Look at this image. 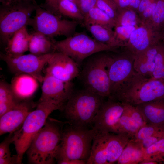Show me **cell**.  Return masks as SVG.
I'll list each match as a JSON object with an SVG mask.
<instances>
[{"label":"cell","instance_id":"cell-13","mask_svg":"<svg viewBox=\"0 0 164 164\" xmlns=\"http://www.w3.org/2000/svg\"><path fill=\"white\" fill-rule=\"evenodd\" d=\"M41 87V94L38 102L48 103L62 109L74 90L72 82H65L45 74Z\"/></svg>","mask_w":164,"mask_h":164},{"label":"cell","instance_id":"cell-25","mask_svg":"<svg viewBox=\"0 0 164 164\" xmlns=\"http://www.w3.org/2000/svg\"><path fill=\"white\" fill-rule=\"evenodd\" d=\"M83 25L97 24L112 29L115 26L114 20L96 6L91 9L84 16Z\"/></svg>","mask_w":164,"mask_h":164},{"label":"cell","instance_id":"cell-9","mask_svg":"<svg viewBox=\"0 0 164 164\" xmlns=\"http://www.w3.org/2000/svg\"><path fill=\"white\" fill-rule=\"evenodd\" d=\"M54 45L56 51L69 56L79 66L87 58L97 52L119 51L98 42L83 32L74 33L64 39L55 41Z\"/></svg>","mask_w":164,"mask_h":164},{"label":"cell","instance_id":"cell-38","mask_svg":"<svg viewBox=\"0 0 164 164\" xmlns=\"http://www.w3.org/2000/svg\"><path fill=\"white\" fill-rule=\"evenodd\" d=\"M97 1V0H78L77 5L84 16L96 6Z\"/></svg>","mask_w":164,"mask_h":164},{"label":"cell","instance_id":"cell-7","mask_svg":"<svg viewBox=\"0 0 164 164\" xmlns=\"http://www.w3.org/2000/svg\"><path fill=\"white\" fill-rule=\"evenodd\" d=\"M37 4L35 0L9 2L0 7V40L5 45L16 31L28 25Z\"/></svg>","mask_w":164,"mask_h":164},{"label":"cell","instance_id":"cell-34","mask_svg":"<svg viewBox=\"0 0 164 164\" xmlns=\"http://www.w3.org/2000/svg\"><path fill=\"white\" fill-rule=\"evenodd\" d=\"M138 26H125L114 27V31L116 38L122 44L123 47L128 41L132 32Z\"/></svg>","mask_w":164,"mask_h":164},{"label":"cell","instance_id":"cell-35","mask_svg":"<svg viewBox=\"0 0 164 164\" xmlns=\"http://www.w3.org/2000/svg\"><path fill=\"white\" fill-rule=\"evenodd\" d=\"M124 104V111L140 128L147 124L142 113L136 106Z\"/></svg>","mask_w":164,"mask_h":164},{"label":"cell","instance_id":"cell-12","mask_svg":"<svg viewBox=\"0 0 164 164\" xmlns=\"http://www.w3.org/2000/svg\"><path fill=\"white\" fill-rule=\"evenodd\" d=\"M52 53L38 56L30 53L11 56L1 53L0 56L10 70L15 74H29L39 82H42L44 76L42 74L43 69L47 64Z\"/></svg>","mask_w":164,"mask_h":164},{"label":"cell","instance_id":"cell-42","mask_svg":"<svg viewBox=\"0 0 164 164\" xmlns=\"http://www.w3.org/2000/svg\"><path fill=\"white\" fill-rule=\"evenodd\" d=\"M18 164L16 154L13 156L4 158H0V164Z\"/></svg>","mask_w":164,"mask_h":164},{"label":"cell","instance_id":"cell-6","mask_svg":"<svg viewBox=\"0 0 164 164\" xmlns=\"http://www.w3.org/2000/svg\"><path fill=\"white\" fill-rule=\"evenodd\" d=\"M110 52H98L87 58L83 62V68L79 75L84 88L104 98H108L110 95L107 70Z\"/></svg>","mask_w":164,"mask_h":164},{"label":"cell","instance_id":"cell-33","mask_svg":"<svg viewBox=\"0 0 164 164\" xmlns=\"http://www.w3.org/2000/svg\"><path fill=\"white\" fill-rule=\"evenodd\" d=\"M163 131L164 125L147 124L139 128L133 138L135 140L141 142L146 138Z\"/></svg>","mask_w":164,"mask_h":164},{"label":"cell","instance_id":"cell-15","mask_svg":"<svg viewBox=\"0 0 164 164\" xmlns=\"http://www.w3.org/2000/svg\"><path fill=\"white\" fill-rule=\"evenodd\" d=\"M108 99L102 104L94 118L92 128L95 132H112L123 113L124 104Z\"/></svg>","mask_w":164,"mask_h":164},{"label":"cell","instance_id":"cell-1","mask_svg":"<svg viewBox=\"0 0 164 164\" xmlns=\"http://www.w3.org/2000/svg\"><path fill=\"white\" fill-rule=\"evenodd\" d=\"M62 124L57 120L48 118L26 152L28 163L52 164L57 162L63 130Z\"/></svg>","mask_w":164,"mask_h":164},{"label":"cell","instance_id":"cell-17","mask_svg":"<svg viewBox=\"0 0 164 164\" xmlns=\"http://www.w3.org/2000/svg\"><path fill=\"white\" fill-rule=\"evenodd\" d=\"M20 102L13 108L0 116V135L12 133L21 126L35 104L29 100Z\"/></svg>","mask_w":164,"mask_h":164},{"label":"cell","instance_id":"cell-28","mask_svg":"<svg viewBox=\"0 0 164 164\" xmlns=\"http://www.w3.org/2000/svg\"><path fill=\"white\" fill-rule=\"evenodd\" d=\"M115 22V26H138L140 25L138 13L129 7L118 9Z\"/></svg>","mask_w":164,"mask_h":164},{"label":"cell","instance_id":"cell-20","mask_svg":"<svg viewBox=\"0 0 164 164\" xmlns=\"http://www.w3.org/2000/svg\"><path fill=\"white\" fill-rule=\"evenodd\" d=\"M136 106L147 124L164 125V99L144 103Z\"/></svg>","mask_w":164,"mask_h":164},{"label":"cell","instance_id":"cell-8","mask_svg":"<svg viewBox=\"0 0 164 164\" xmlns=\"http://www.w3.org/2000/svg\"><path fill=\"white\" fill-rule=\"evenodd\" d=\"M91 151L87 164L117 163L130 136L112 132H95Z\"/></svg>","mask_w":164,"mask_h":164},{"label":"cell","instance_id":"cell-5","mask_svg":"<svg viewBox=\"0 0 164 164\" xmlns=\"http://www.w3.org/2000/svg\"><path fill=\"white\" fill-rule=\"evenodd\" d=\"M61 108L48 103L38 102L36 108L31 111L20 128L13 132V142L18 164H21L23 157L33 138L45 124L50 114Z\"/></svg>","mask_w":164,"mask_h":164},{"label":"cell","instance_id":"cell-22","mask_svg":"<svg viewBox=\"0 0 164 164\" xmlns=\"http://www.w3.org/2000/svg\"><path fill=\"white\" fill-rule=\"evenodd\" d=\"M55 42L53 38L35 31L31 33L29 51L38 56L53 53L56 51Z\"/></svg>","mask_w":164,"mask_h":164},{"label":"cell","instance_id":"cell-50","mask_svg":"<svg viewBox=\"0 0 164 164\" xmlns=\"http://www.w3.org/2000/svg\"><path fill=\"white\" fill-rule=\"evenodd\" d=\"M69 0L75 3L77 5L78 2V0Z\"/></svg>","mask_w":164,"mask_h":164},{"label":"cell","instance_id":"cell-39","mask_svg":"<svg viewBox=\"0 0 164 164\" xmlns=\"http://www.w3.org/2000/svg\"><path fill=\"white\" fill-rule=\"evenodd\" d=\"M164 138V131L159 132L146 138L141 142L144 149L149 147L159 140Z\"/></svg>","mask_w":164,"mask_h":164},{"label":"cell","instance_id":"cell-37","mask_svg":"<svg viewBox=\"0 0 164 164\" xmlns=\"http://www.w3.org/2000/svg\"><path fill=\"white\" fill-rule=\"evenodd\" d=\"M13 133L9 135L0 144V158L10 157L12 156L10 150V145L13 143Z\"/></svg>","mask_w":164,"mask_h":164},{"label":"cell","instance_id":"cell-23","mask_svg":"<svg viewBox=\"0 0 164 164\" xmlns=\"http://www.w3.org/2000/svg\"><path fill=\"white\" fill-rule=\"evenodd\" d=\"M84 27L98 42L115 49L123 48V45L116 39L112 29L97 24L88 25Z\"/></svg>","mask_w":164,"mask_h":164},{"label":"cell","instance_id":"cell-19","mask_svg":"<svg viewBox=\"0 0 164 164\" xmlns=\"http://www.w3.org/2000/svg\"><path fill=\"white\" fill-rule=\"evenodd\" d=\"M161 42L135 56L134 68L137 74L145 77H151L155 69L156 56Z\"/></svg>","mask_w":164,"mask_h":164},{"label":"cell","instance_id":"cell-31","mask_svg":"<svg viewBox=\"0 0 164 164\" xmlns=\"http://www.w3.org/2000/svg\"><path fill=\"white\" fill-rule=\"evenodd\" d=\"M160 32L164 26V0H157L151 18L144 24Z\"/></svg>","mask_w":164,"mask_h":164},{"label":"cell","instance_id":"cell-4","mask_svg":"<svg viewBox=\"0 0 164 164\" xmlns=\"http://www.w3.org/2000/svg\"><path fill=\"white\" fill-rule=\"evenodd\" d=\"M70 125L63 129L57 162L70 159L86 161L89 158L95 132L93 128Z\"/></svg>","mask_w":164,"mask_h":164},{"label":"cell","instance_id":"cell-46","mask_svg":"<svg viewBox=\"0 0 164 164\" xmlns=\"http://www.w3.org/2000/svg\"><path fill=\"white\" fill-rule=\"evenodd\" d=\"M141 0H129V8L137 12V11Z\"/></svg>","mask_w":164,"mask_h":164},{"label":"cell","instance_id":"cell-29","mask_svg":"<svg viewBox=\"0 0 164 164\" xmlns=\"http://www.w3.org/2000/svg\"><path fill=\"white\" fill-rule=\"evenodd\" d=\"M60 15L70 18L78 21H83L84 16L77 5L69 0H60L58 5Z\"/></svg>","mask_w":164,"mask_h":164},{"label":"cell","instance_id":"cell-2","mask_svg":"<svg viewBox=\"0 0 164 164\" xmlns=\"http://www.w3.org/2000/svg\"><path fill=\"white\" fill-rule=\"evenodd\" d=\"M104 98L85 88L74 90L61 110L67 123L76 126L92 128Z\"/></svg>","mask_w":164,"mask_h":164},{"label":"cell","instance_id":"cell-10","mask_svg":"<svg viewBox=\"0 0 164 164\" xmlns=\"http://www.w3.org/2000/svg\"><path fill=\"white\" fill-rule=\"evenodd\" d=\"M35 11V16L31 18L28 25L35 31L51 38L60 36L67 37L73 35L79 23L75 20L62 19L38 4Z\"/></svg>","mask_w":164,"mask_h":164},{"label":"cell","instance_id":"cell-47","mask_svg":"<svg viewBox=\"0 0 164 164\" xmlns=\"http://www.w3.org/2000/svg\"><path fill=\"white\" fill-rule=\"evenodd\" d=\"M161 41L164 43V26L160 31Z\"/></svg>","mask_w":164,"mask_h":164},{"label":"cell","instance_id":"cell-36","mask_svg":"<svg viewBox=\"0 0 164 164\" xmlns=\"http://www.w3.org/2000/svg\"><path fill=\"white\" fill-rule=\"evenodd\" d=\"M96 6L115 21L118 8L111 0H97Z\"/></svg>","mask_w":164,"mask_h":164},{"label":"cell","instance_id":"cell-18","mask_svg":"<svg viewBox=\"0 0 164 164\" xmlns=\"http://www.w3.org/2000/svg\"><path fill=\"white\" fill-rule=\"evenodd\" d=\"M38 81L32 76L21 73L15 74L10 84L11 88L20 101L29 99L38 87Z\"/></svg>","mask_w":164,"mask_h":164},{"label":"cell","instance_id":"cell-24","mask_svg":"<svg viewBox=\"0 0 164 164\" xmlns=\"http://www.w3.org/2000/svg\"><path fill=\"white\" fill-rule=\"evenodd\" d=\"M144 151L141 142L132 138L124 148L117 163L140 164L143 160Z\"/></svg>","mask_w":164,"mask_h":164},{"label":"cell","instance_id":"cell-49","mask_svg":"<svg viewBox=\"0 0 164 164\" xmlns=\"http://www.w3.org/2000/svg\"><path fill=\"white\" fill-rule=\"evenodd\" d=\"M9 0H0V2L1 4H5L9 2Z\"/></svg>","mask_w":164,"mask_h":164},{"label":"cell","instance_id":"cell-26","mask_svg":"<svg viewBox=\"0 0 164 164\" xmlns=\"http://www.w3.org/2000/svg\"><path fill=\"white\" fill-rule=\"evenodd\" d=\"M22 101L13 92L10 84L4 80L0 82V116L15 107Z\"/></svg>","mask_w":164,"mask_h":164},{"label":"cell","instance_id":"cell-27","mask_svg":"<svg viewBox=\"0 0 164 164\" xmlns=\"http://www.w3.org/2000/svg\"><path fill=\"white\" fill-rule=\"evenodd\" d=\"M140 128L138 124L124 111L112 133L126 135L133 138Z\"/></svg>","mask_w":164,"mask_h":164},{"label":"cell","instance_id":"cell-16","mask_svg":"<svg viewBox=\"0 0 164 164\" xmlns=\"http://www.w3.org/2000/svg\"><path fill=\"white\" fill-rule=\"evenodd\" d=\"M162 41L160 32L145 24H140L132 32L122 48L134 57Z\"/></svg>","mask_w":164,"mask_h":164},{"label":"cell","instance_id":"cell-32","mask_svg":"<svg viewBox=\"0 0 164 164\" xmlns=\"http://www.w3.org/2000/svg\"><path fill=\"white\" fill-rule=\"evenodd\" d=\"M151 77L164 80V43L162 41L156 56L155 69Z\"/></svg>","mask_w":164,"mask_h":164},{"label":"cell","instance_id":"cell-14","mask_svg":"<svg viewBox=\"0 0 164 164\" xmlns=\"http://www.w3.org/2000/svg\"><path fill=\"white\" fill-rule=\"evenodd\" d=\"M46 74L65 82H70L79 76V66L65 54L56 51L52 54L47 64Z\"/></svg>","mask_w":164,"mask_h":164},{"label":"cell","instance_id":"cell-21","mask_svg":"<svg viewBox=\"0 0 164 164\" xmlns=\"http://www.w3.org/2000/svg\"><path fill=\"white\" fill-rule=\"evenodd\" d=\"M26 26L16 31L10 38L5 45V53L17 56L29 51L31 33L28 32Z\"/></svg>","mask_w":164,"mask_h":164},{"label":"cell","instance_id":"cell-41","mask_svg":"<svg viewBox=\"0 0 164 164\" xmlns=\"http://www.w3.org/2000/svg\"><path fill=\"white\" fill-rule=\"evenodd\" d=\"M60 0H45V2L39 5L42 8L61 17L58 12V5Z\"/></svg>","mask_w":164,"mask_h":164},{"label":"cell","instance_id":"cell-11","mask_svg":"<svg viewBox=\"0 0 164 164\" xmlns=\"http://www.w3.org/2000/svg\"><path fill=\"white\" fill-rule=\"evenodd\" d=\"M134 57L127 51H110L107 70L111 97L117 93L136 73Z\"/></svg>","mask_w":164,"mask_h":164},{"label":"cell","instance_id":"cell-48","mask_svg":"<svg viewBox=\"0 0 164 164\" xmlns=\"http://www.w3.org/2000/svg\"><path fill=\"white\" fill-rule=\"evenodd\" d=\"M31 0H9V2H9H20V1H31Z\"/></svg>","mask_w":164,"mask_h":164},{"label":"cell","instance_id":"cell-45","mask_svg":"<svg viewBox=\"0 0 164 164\" xmlns=\"http://www.w3.org/2000/svg\"><path fill=\"white\" fill-rule=\"evenodd\" d=\"M87 161L80 159H70L61 162L60 164H85Z\"/></svg>","mask_w":164,"mask_h":164},{"label":"cell","instance_id":"cell-43","mask_svg":"<svg viewBox=\"0 0 164 164\" xmlns=\"http://www.w3.org/2000/svg\"><path fill=\"white\" fill-rule=\"evenodd\" d=\"M157 0H141L137 11L138 15L152 3Z\"/></svg>","mask_w":164,"mask_h":164},{"label":"cell","instance_id":"cell-44","mask_svg":"<svg viewBox=\"0 0 164 164\" xmlns=\"http://www.w3.org/2000/svg\"><path fill=\"white\" fill-rule=\"evenodd\" d=\"M116 5L118 9L129 7V0H111Z\"/></svg>","mask_w":164,"mask_h":164},{"label":"cell","instance_id":"cell-40","mask_svg":"<svg viewBox=\"0 0 164 164\" xmlns=\"http://www.w3.org/2000/svg\"><path fill=\"white\" fill-rule=\"evenodd\" d=\"M157 0L152 3L138 15L140 24H144L151 18L155 8Z\"/></svg>","mask_w":164,"mask_h":164},{"label":"cell","instance_id":"cell-30","mask_svg":"<svg viewBox=\"0 0 164 164\" xmlns=\"http://www.w3.org/2000/svg\"><path fill=\"white\" fill-rule=\"evenodd\" d=\"M143 161L164 163V138L144 149Z\"/></svg>","mask_w":164,"mask_h":164},{"label":"cell","instance_id":"cell-3","mask_svg":"<svg viewBox=\"0 0 164 164\" xmlns=\"http://www.w3.org/2000/svg\"><path fill=\"white\" fill-rule=\"evenodd\" d=\"M109 98L135 106L164 99V80L145 77L137 73L120 91Z\"/></svg>","mask_w":164,"mask_h":164}]
</instances>
